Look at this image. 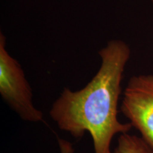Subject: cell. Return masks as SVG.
<instances>
[{
    "label": "cell",
    "instance_id": "1",
    "mask_svg": "<svg viewBox=\"0 0 153 153\" xmlns=\"http://www.w3.org/2000/svg\"><path fill=\"white\" fill-rule=\"evenodd\" d=\"M99 55L100 68L90 82L77 91L65 88L53 102L50 116L59 128L74 138L90 134L94 153H112L115 135L128 133L133 127L118 118L121 82L131 50L124 41L113 39Z\"/></svg>",
    "mask_w": 153,
    "mask_h": 153
},
{
    "label": "cell",
    "instance_id": "2",
    "mask_svg": "<svg viewBox=\"0 0 153 153\" xmlns=\"http://www.w3.org/2000/svg\"><path fill=\"white\" fill-rule=\"evenodd\" d=\"M0 94L22 120L42 122L43 114L33 104L32 89L20 63L6 49V37L0 33Z\"/></svg>",
    "mask_w": 153,
    "mask_h": 153
},
{
    "label": "cell",
    "instance_id": "3",
    "mask_svg": "<svg viewBox=\"0 0 153 153\" xmlns=\"http://www.w3.org/2000/svg\"><path fill=\"white\" fill-rule=\"evenodd\" d=\"M120 111L153 148V75L141 74L130 79Z\"/></svg>",
    "mask_w": 153,
    "mask_h": 153
},
{
    "label": "cell",
    "instance_id": "4",
    "mask_svg": "<svg viewBox=\"0 0 153 153\" xmlns=\"http://www.w3.org/2000/svg\"><path fill=\"white\" fill-rule=\"evenodd\" d=\"M112 153H153V148L141 137L126 133L119 135Z\"/></svg>",
    "mask_w": 153,
    "mask_h": 153
},
{
    "label": "cell",
    "instance_id": "5",
    "mask_svg": "<svg viewBox=\"0 0 153 153\" xmlns=\"http://www.w3.org/2000/svg\"><path fill=\"white\" fill-rule=\"evenodd\" d=\"M57 140H58L60 153H74V148L72 143L66 140L61 138H58Z\"/></svg>",
    "mask_w": 153,
    "mask_h": 153
},
{
    "label": "cell",
    "instance_id": "6",
    "mask_svg": "<svg viewBox=\"0 0 153 153\" xmlns=\"http://www.w3.org/2000/svg\"><path fill=\"white\" fill-rule=\"evenodd\" d=\"M152 4H153V0H152Z\"/></svg>",
    "mask_w": 153,
    "mask_h": 153
}]
</instances>
